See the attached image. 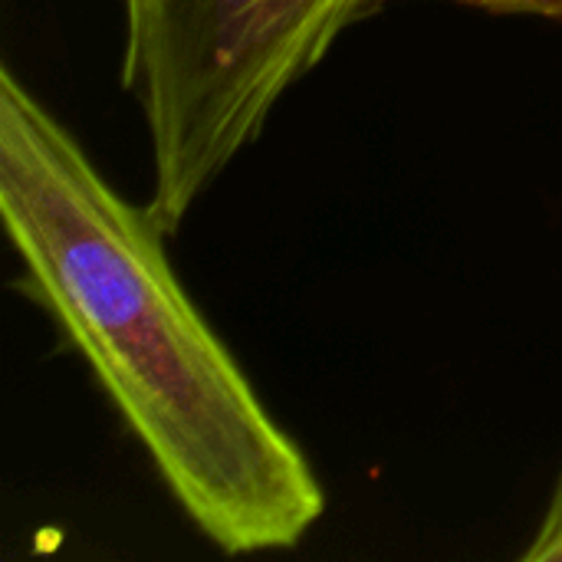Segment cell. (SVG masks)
Masks as SVG:
<instances>
[{
  "instance_id": "1",
  "label": "cell",
  "mask_w": 562,
  "mask_h": 562,
  "mask_svg": "<svg viewBox=\"0 0 562 562\" xmlns=\"http://www.w3.org/2000/svg\"><path fill=\"white\" fill-rule=\"evenodd\" d=\"M0 214L16 286L89 366L191 524L227 557L296 550L326 514L310 458L184 293L148 204L125 201L10 66Z\"/></svg>"
},
{
  "instance_id": "2",
  "label": "cell",
  "mask_w": 562,
  "mask_h": 562,
  "mask_svg": "<svg viewBox=\"0 0 562 562\" xmlns=\"http://www.w3.org/2000/svg\"><path fill=\"white\" fill-rule=\"evenodd\" d=\"M122 89L151 148L145 204L175 234L362 0H122Z\"/></svg>"
},
{
  "instance_id": "3",
  "label": "cell",
  "mask_w": 562,
  "mask_h": 562,
  "mask_svg": "<svg viewBox=\"0 0 562 562\" xmlns=\"http://www.w3.org/2000/svg\"><path fill=\"white\" fill-rule=\"evenodd\" d=\"M389 0H362V16L379 10ZM487 13H504V16H540V20H560L562 23V0H458Z\"/></svg>"
},
{
  "instance_id": "4",
  "label": "cell",
  "mask_w": 562,
  "mask_h": 562,
  "mask_svg": "<svg viewBox=\"0 0 562 562\" xmlns=\"http://www.w3.org/2000/svg\"><path fill=\"white\" fill-rule=\"evenodd\" d=\"M560 530H562V468H560V474H557L553 497H550V504H547V514H543V520H540V527H537L533 540H550V537H557Z\"/></svg>"
},
{
  "instance_id": "5",
  "label": "cell",
  "mask_w": 562,
  "mask_h": 562,
  "mask_svg": "<svg viewBox=\"0 0 562 562\" xmlns=\"http://www.w3.org/2000/svg\"><path fill=\"white\" fill-rule=\"evenodd\" d=\"M520 557L527 562H562V530L550 540H533Z\"/></svg>"
}]
</instances>
